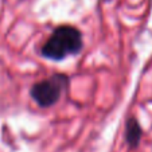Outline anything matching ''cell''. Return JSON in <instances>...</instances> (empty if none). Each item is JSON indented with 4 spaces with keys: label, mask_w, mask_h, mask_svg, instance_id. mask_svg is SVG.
<instances>
[{
    "label": "cell",
    "mask_w": 152,
    "mask_h": 152,
    "mask_svg": "<svg viewBox=\"0 0 152 152\" xmlns=\"http://www.w3.org/2000/svg\"><path fill=\"white\" fill-rule=\"evenodd\" d=\"M82 49V34L73 26H59L53 31L42 47V55L47 59L62 61L75 55Z\"/></svg>",
    "instance_id": "6da1fadb"
},
{
    "label": "cell",
    "mask_w": 152,
    "mask_h": 152,
    "mask_svg": "<svg viewBox=\"0 0 152 152\" xmlns=\"http://www.w3.org/2000/svg\"><path fill=\"white\" fill-rule=\"evenodd\" d=\"M69 85V78L65 74H55L47 80L37 82L31 88V97L42 108H49L54 105L61 98L62 93Z\"/></svg>",
    "instance_id": "7a4b0ae2"
},
{
    "label": "cell",
    "mask_w": 152,
    "mask_h": 152,
    "mask_svg": "<svg viewBox=\"0 0 152 152\" xmlns=\"http://www.w3.org/2000/svg\"><path fill=\"white\" fill-rule=\"evenodd\" d=\"M141 139V126L140 124L136 121V118L131 117L126 120V126H125V140L131 148L137 147L139 141Z\"/></svg>",
    "instance_id": "3957f363"
}]
</instances>
